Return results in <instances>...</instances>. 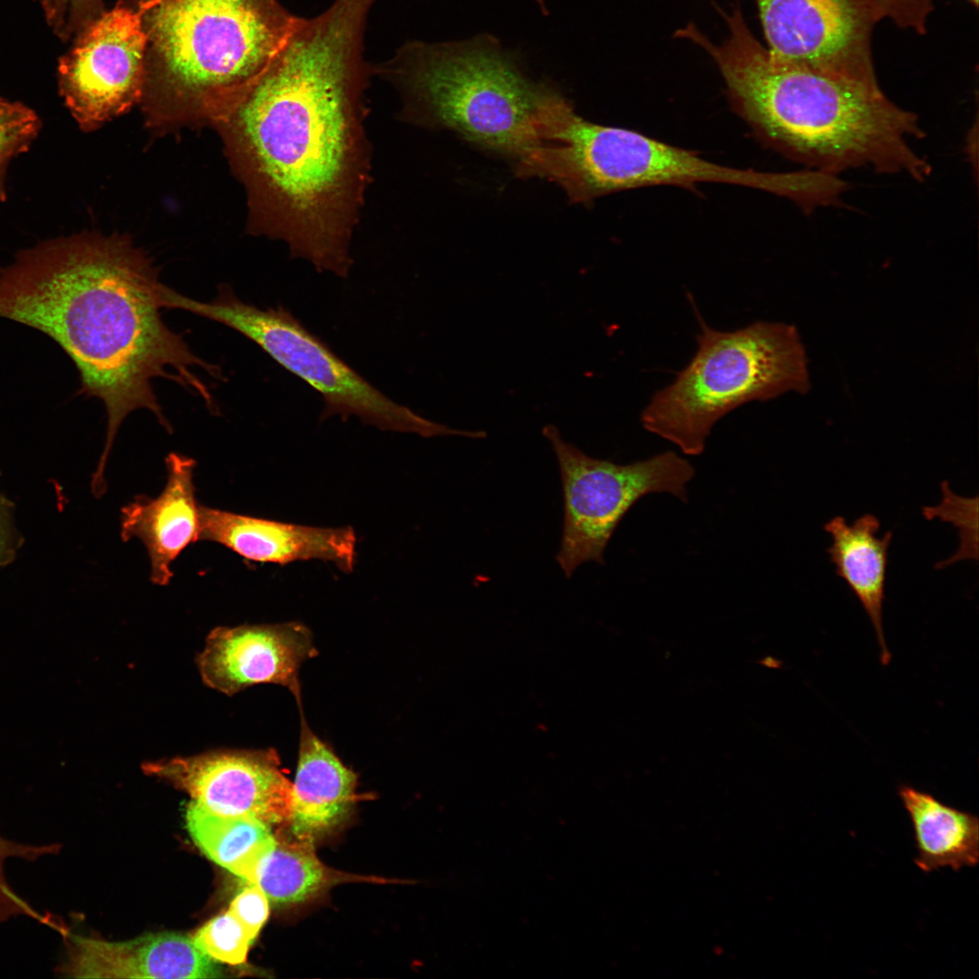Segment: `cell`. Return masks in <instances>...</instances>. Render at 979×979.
<instances>
[{
    "instance_id": "8992f818",
    "label": "cell",
    "mask_w": 979,
    "mask_h": 979,
    "mask_svg": "<svg viewBox=\"0 0 979 979\" xmlns=\"http://www.w3.org/2000/svg\"><path fill=\"white\" fill-rule=\"evenodd\" d=\"M543 139L537 173L558 184L573 202L643 187L692 188L704 182L749 187L798 202L809 187L801 170L775 173L719 165L634 130L586 121L569 103L550 113Z\"/></svg>"
},
{
    "instance_id": "83f0119b",
    "label": "cell",
    "mask_w": 979,
    "mask_h": 979,
    "mask_svg": "<svg viewBox=\"0 0 979 979\" xmlns=\"http://www.w3.org/2000/svg\"><path fill=\"white\" fill-rule=\"evenodd\" d=\"M880 18L888 17L903 27L922 33L933 0H871Z\"/></svg>"
},
{
    "instance_id": "603a6c76",
    "label": "cell",
    "mask_w": 979,
    "mask_h": 979,
    "mask_svg": "<svg viewBox=\"0 0 979 979\" xmlns=\"http://www.w3.org/2000/svg\"><path fill=\"white\" fill-rule=\"evenodd\" d=\"M59 850L60 846L56 843L39 846L24 844L6 839L0 835V923L24 916L54 930L58 929L60 921L57 918L38 912L11 887L5 874V863L11 858L34 861L45 855L57 854Z\"/></svg>"
},
{
    "instance_id": "4fadbf2b",
    "label": "cell",
    "mask_w": 979,
    "mask_h": 979,
    "mask_svg": "<svg viewBox=\"0 0 979 979\" xmlns=\"http://www.w3.org/2000/svg\"><path fill=\"white\" fill-rule=\"evenodd\" d=\"M316 654L310 631L300 623L242 625L212 629L196 664L203 683L228 696L275 683L300 703L298 671Z\"/></svg>"
},
{
    "instance_id": "9c48e42d",
    "label": "cell",
    "mask_w": 979,
    "mask_h": 979,
    "mask_svg": "<svg viewBox=\"0 0 979 979\" xmlns=\"http://www.w3.org/2000/svg\"><path fill=\"white\" fill-rule=\"evenodd\" d=\"M544 436L556 453L563 485L564 526L557 561L567 577L583 563L604 564L605 549L621 519L642 497L669 493L687 501L694 468L674 451L617 464L585 454L565 441L557 427Z\"/></svg>"
},
{
    "instance_id": "d6986e66",
    "label": "cell",
    "mask_w": 979,
    "mask_h": 979,
    "mask_svg": "<svg viewBox=\"0 0 979 979\" xmlns=\"http://www.w3.org/2000/svg\"><path fill=\"white\" fill-rule=\"evenodd\" d=\"M898 795L908 813L916 848L915 864L926 873L942 868L959 871L978 863L979 819L933 795L901 785Z\"/></svg>"
},
{
    "instance_id": "8fae6325",
    "label": "cell",
    "mask_w": 979,
    "mask_h": 979,
    "mask_svg": "<svg viewBox=\"0 0 979 979\" xmlns=\"http://www.w3.org/2000/svg\"><path fill=\"white\" fill-rule=\"evenodd\" d=\"M769 50L785 60L878 84L871 36L881 18L871 0H755Z\"/></svg>"
},
{
    "instance_id": "cb8c5ba5",
    "label": "cell",
    "mask_w": 979,
    "mask_h": 979,
    "mask_svg": "<svg viewBox=\"0 0 979 979\" xmlns=\"http://www.w3.org/2000/svg\"><path fill=\"white\" fill-rule=\"evenodd\" d=\"M942 501L936 507H926L923 515L927 519L935 517L949 521L959 528L961 545L958 551L950 558L937 564L936 567H945L962 559L977 560V496L964 498L955 494L945 480L941 484Z\"/></svg>"
},
{
    "instance_id": "277c9868",
    "label": "cell",
    "mask_w": 979,
    "mask_h": 979,
    "mask_svg": "<svg viewBox=\"0 0 979 979\" xmlns=\"http://www.w3.org/2000/svg\"><path fill=\"white\" fill-rule=\"evenodd\" d=\"M373 69L397 91L404 121L451 130L516 161L537 142L534 120L547 89L492 44L409 43Z\"/></svg>"
},
{
    "instance_id": "ffe728a7",
    "label": "cell",
    "mask_w": 979,
    "mask_h": 979,
    "mask_svg": "<svg viewBox=\"0 0 979 979\" xmlns=\"http://www.w3.org/2000/svg\"><path fill=\"white\" fill-rule=\"evenodd\" d=\"M186 826L195 845L210 860L255 884L258 868L276 844L269 826L247 815L212 811L191 800Z\"/></svg>"
},
{
    "instance_id": "7a4b0ae2",
    "label": "cell",
    "mask_w": 979,
    "mask_h": 979,
    "mask_svg": "<svg viewBox=\"0 0 979 979\" xmlns=\"http://www.w3.org/2000/svg\"><path fill=\"white\" fill-rule=\"evenodd\" d=\"M164 286L146 259L102 242L52 241L0 268V317L53 339L79 372L80 394L105 407L107 432L95 482L104 481L114 439L131 412L147 410L171 432L154 380L176 382L212 407L194 369L215 377L220 371L164 323Z\"/></svg>"
},
{
    "instance_id": "5b68a950",
    "label": "cell",
    "mask_w": 979,
    "mask_h": 979,
    "mask_svg": "<svg viewBox=\"0 0 979 979\" xmlns=\"http://www.w3.org/2000/svg\"><path fill=\"white\" fill-rule=\"evenodd\" d=\"M697 350L641 413L647 431L700 455L714 424L742 404L809 389L806 354L795 326L757 321L715 330L699 315Z\"/></svg>"
},
{
    "instance_id": "f1b7e54d",
    "label": "cell",
    "mask_w": 979,
    "mask_h": 979,
    "mask_svg": "<svg viewBox=\"0 0 979 979\" xmlns=\"http://www.w3.org/2000/svg\"><path fill=\"white\" fill-rule=\"evenodd\" d=\"M23 545L24 537L15 522V503L0 491V570L15 561Z\"/></svg>"
},
{
    "instance_id": "9a60e30c",
    "label": "cell",
    "mask_w": 979,
    "mask_h": 979,
    "mask_svg": "<svg viewBox=\"0 0 979 979\" xmlns=\"http://www.w3.org/2000/svg\"><path fill=\"white\" fill-rule=\"evenodd\" d=\"M66 959L56 972L77 978H218L221 969L191 937L163 932L123 942L63 935Z\"/></svg>"
},
{
    "instance_id": "7c38bea8",
    "label": "cell",
    "mask_w": 979,
    "mask_h": 979,
    "mask_svg": "<svg viewBox=\"0 0 979 979\" xmlns=\"http://www.w3.org/2000/svg\"><path fill=\"white\" fill-rule=\"evenodd\" d=\"M141 770L212 811L268 826L289 821L292 782L274 749L215 750L145 761Z\"/></svg>"
},
{
    "instance_id": "ac0fdd59",
    "label": "cell",
    "mask_w": 979,
    "mask_h": 979,
    "mask_svg": "<svg viewBox=\"0 0 979 979\" xmlns=\"http://www.w3.org/2000/svg\"><path fill=\"white\" fill-rule=\"evenodd\" d=\"M879 528L880 521L873 514L860 516L852 524L837 516L824 525L832 538L827 551L836 567V574L845 580L868 616L879 645L881 663L886 665L891 654L884 635L882 610L893 533L887 531L878 537Z\"/></svg>"
},
{
    "instance_id": "3957f363",
    "label": "cell",
    "mask_w": 979,
    "mask_h": 979,
    "mask_svg": "<svg viewBox=\"0 0 979 979\" xmlns=\"http://www.w3.org/2000/svg\"><path fill=\"white\" fill-rule=\"evenodd\" d=\"M728 27L720 44L693 24L682 38L712 59L733 110L767 145L812 170L850 169L906 174L923 181L930 165L911 147L924 131L917 116L891 102L878 84L820 72L763 46L739 5L717 7Z\"/></svg>"
},
{
    "instance_id": "6da1fadb",
    "label": "cell",
    "mask_w": 979,
    "mask_h": 979,
    "mask_svg": "<svg viewBox=\"0 0 979 979\" xmlns=\"http://www.w3.org/2000/svg\"><path fill=\"white\" fill-rule=\"evenodd\" d=\"M375 0H335L297 18L265 71L238 99L237 118L266 192L275 235L293 257L345 277L371 182L363 58Z\"/></svg>"
},
{
    "instance_id": "f546056e",
    "label": "cell",
    "mask_w": 979,
    "mask_h": 979,
    "mask_svg": "<svg viewBox=\"0 0 979 979\" xmlns=\"http://www.w3.org/2000/svg\"><path fill=\"white\" fill-rule=\"evenodd\" d=\"M967 1H969V2H970V3L972 4V5H974L975 6V7H977V5H978V0H967Z\"/></svg>"
},
{
    "instance_id": "2e32d148",
    "label": "cell",
    "mask_w": 979,
    "mask_h": 979,
    "mask_svg": "<svg viewBox=\"0 0 979 979\" xmlns=\"http://www.w3.org/2000/svg\"><path fill=\"white\" fill-rule=\"evenodd\" d=\"M193 459L177 453L166 458L167 483L157 497L137 496L121 509V537L139 538L150 560V580L170 583L173 561L190 544L199 540L200 505L197 502Z\"/></svg>"
},
{
    "instance_id": "30bf717a",
    "label": "cell",
    "mask_w": 979,
    "mask_h": 979,
    "mask_svg": "<svg viewBox=\"0 0 979 979\" xmlns=\"http://www.w3.org/2000/svg\"><path fill=\"white\" fill-rule=\"evenodd\" d=\"M145 5H117L80 33L59 63V86L74 118L93 126L128 109L146 82Z\"/></svg>"
},
{
    "instance_id": "e0dca14e",
    "label": "cell",
    "mask_w": 979,
    "mask_h": 979,
    "mask_svg": "<svg viewBox=\"0 0 979 979\" xmlns=\"http://www.w3.org/2000/svg\"><path fill=\"white\" fill-rule=\"evenodd\" d=\"M356 774L302 718L296 774L291 788V833L314 841L337 827L355 801Z\"/></svg>"
},
{
    "instance_id": "44dd1931",
    "label": "cell",
    "mask_w": 979,
    "mask_h": 979,
    "mask_svg": "<svg viewBox=\"0 0 979 979\" xmlns=\"http://www.w3.org/2000/svg\"><path fill=\"white\" fill-rule=\"evenodd\" d=\"M275 838L276 844L261 863L255 883L273 904L299 903L341 883L384 882L325 866L316 857L310 840L294 835Z\"/></svg>"
},
{
    "instance_id": "52a82bcc",
    "label": "cell",
    "mask_w": 979,
    "mask_h": 979,
    "mask_svg": "<svg viewBox=\"0 0 979 979\" xmlns=\"http://www.w3.org/2000/svg\"><path fill=\"white\" fill-rule=\"evenodd\" d=\"M146 73L175 91L238 99L265 71L298 17L277 0H140Z\"/></svg>"
},
{
    "instance_id": "7402d4cb",
    "label": "cell",
    "mask_w": 979,
    "mask_h": 979,
    "mask_svg": "<svg viewBox=\"0 0 979 979\" xmlns=\"http://www.w3.org/2000/svg\"><path fill=\"white\" fill-rule=\"evenodd\" d=\"M191 938L208 957L228 964H244L255 940L229 910L210 919Z\"/></svg>"
},
{
    "instance_id": "484cf974",
    "label": "cell",
    "mask_w": 979,
    "mask_h": 979,
    "mask_svg": "<svg viewBox=\"0 0 979 979\" xmlns=\"http://www.w3.org/2000/svg\"><path fill=\"white\" fill-rule=\"evenodd\" d=\"M56 34L68 39L79 34L99 14L100 0H39Z\"/></svg>"
},
{
    "instance_id": "5bb4252c",
    "label": "cell",
    "mask_w": 979,
    "mask_h": 979,
    "mask_svg": "<svg viewBox=\"0 0 979 979\" xmlns=\"http://www.w3.org/2000/svg\"><path fill=\"white\" fill-rule=\"evenodd\" d=\"M199 540L215 542L244 559L286 565L318 559L353 571L356 535L350 527L317 528L236 514L200 505Z\"/></svg>"
},
{
    "instance_id": "4316f807",
    "label": "cell",
    "mask_w": 979,
    "mask_h": 979,
    "mask_svg": "<svg viewBox=\"0 0 979 979\" xmlns=\"http://www.w3.org/2000/svg\"><path fill=\"white\" fill-rule=\"evenodd\" d=\"M268 898L257 884H249L232 900L228 910L256 939L269 915Z\"/></svg>"
},
{
    "instance_id": "4dcf8cb0",
    "label": "cell",
    "mask_w": 979,
    "mask_h": 979,
    "mask_svg": "<svg viewBox=\"0 0 979 979\" xmlns=\"http://www.w3.org/2000/svg\"><path fill=\"white\" fill-rule=\"evenodd\" d=\"M536 1L540 5V6H543V4H544L543 1L544 0H536Z\"/></svg>"
},
{
    "instance_id": "ba28073f",
    "label": "cell",
    "mask_w": 979,
    "mask_h": 979,
    "mask_svg": "<svg viewBox=\"0 0 979 979\" xmlns=\"http://www.w3.org/2000/svg\"><path fill=\"white\" fill-rule=\"evenodd\" d=\"M169 305L223 324L253 341L322 395V420L331 415L345 420L354 415L383 431L426 438L464 435V431L427 420L386 397L282 306L258 308L244 303L227 287L219 289L210 302L173 291Z\"/></svg>"
},
{
    "instance_id": "d4e9b609",
    "label": "cell",
    "mask_w": 979,
    "mask_h": 979,
    "mask_svg": "<svg viewBox=\"0 0 979 979\" xmlns=\"http://www.w3.org/2000/svg\"><path fill=\"white\" fill-rule=\"evenodd\" d=\"M39 120L28 107L0 98V197L9 161L27 149L39 130Z\"/></svg>"
}]
</instances>
